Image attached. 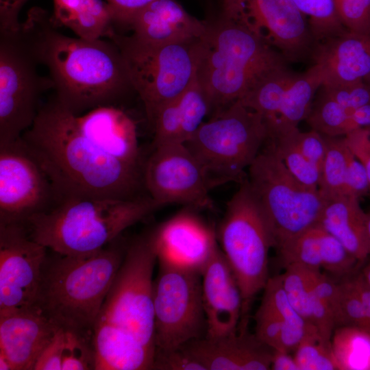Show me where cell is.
<instances>
[{
	"label": "cell",
	"mask_w": 370,
	"mask_h": 370,
	"mask_svg": "<svg viewBox=\"0 0 370 370\" xmlns=\"http://www.w3.org/2000/svg\"><path fill=\"white\" fill-rule=\"evenodd\" d=\"M21 138L48 174L59 202L143 195V165L122 162L97 148L80 131L76 115L54 96L40 107Z\"/></svg>",
	"instance_id": "cell-1"
},
{
	"label": "cell",
	"mask_w": 370,
	"mask_h": 370,
	"mask_svg": "<svg viewBox=\"0 0 370 370\" xmlns=\"http://www.w3.org/2000/svg\"><path fill=\"white\" fill-rule=\"evenodd\" d=\"M21 26L40 64L49 71L54 97L74 114L116 106L135 92L121 52L111 40L64 35L39 7L28 11Z\"/></svg>",
	"instance_id": "cell-2"
},
{
	"label": "cell",
	"mask_w": 370,
	"mask_h": 370,
	"mask_svg": "<svg viewBox=\"0 0 370 370\" xmlns=\"http://www.w3.org/2000/svg\"><path fill=\"white\" fill-rule=\"evenodd\" d=\"M288 61L275 47L246 26L222 16L207 22L197 42L196 79L212 114L241 99Z\"/></svg>",
	"instance_id": "cell-3"
},
{
	"label": "cell",
	"mask_w": 370,
	"mask_h": 370,
	"mask_svg": "<svg viewBox=\"0 0 370 370\" xmlns=\"http://www.w3.org/2000/svg\"><path fill=\"white\" fill-rule=\"evenodd\" d=\"M127 247L119 236L90 255L47 256L35 307L60 328L92 335Z\"/></svg>",
	"instance_id": "cell-4"
},
{
	"label": "cell",
	"mask_w": 370,
	"mask_h": 370,
	"mask_svg": "<svg viewBox=\"0 0 370 370\" xmlns=\"http://www.w3.org/2000/svg\"><path fill=\"white\" fill-rule=\"evenodd\" d=\"M163 207L147 194L135 199L69 198L25 223L30 237L66 256L94 254Z\"/></svg>",
	"instance_id": "cell-5"
},
{
	"label": "cell",
	"mask_w": 370,
	"mask_h": 370,
	"mask_svg": "<svg viewBox=\"0 0 370 370\" xmlns=\"http://www.w3.org/2000/svg\"><path fill=\"white\" fill-rule=\"evenodd\" d=\"M268 136L262 116L238 100L210 116L184 144L214 188L243 182Z\"/></svg>",
	"instance_id": "cell-6"
},
{
	"label": "cell",
	"mask_w": 370,
	"mask_h": 370,
	"mask_svg": "<svg viewBox=\"0 0 370 370\" xmlns=\"http://www.w3.org/2000/svg\"><path fill=\"white\" fill-rule=\"evenodd\" d=\"M227 204L216 230L217 241L241 290L242 317L269 277V253L275 240L267 215L247 177Z\"/></svg>",
	"instance_id": "cell-7"
},
{
	"label": "cell",
	"mask_w": 370,
	"mask_h": 370,
	"mask_svg": "<svg viewBox=\"0 0 370 370\" xmlns=\"http://www.w3.org/2000/svg\"><path fill=\"white\" fill-rule=\"evenodd\" d=\"M247 170L249 184L271 225L274 248L319 223L328 201L289 172L271 141Z\"/></svg>",
	"instance_id": "cell-8"
},
{
	"label": "cell",
	"mask_w": 370,
	"mask_h": 370,
	"mask_svg": "<svg viewBox=\"0 0 370 370\" xmlns=\"http://www.w3.org/2000/svg\"><path fill=\"white\" fill-rule=\"evenodd\" d=\"M120 49L132 85L152 125L159 110L196 79L197 42L149 45L115 32L110 38Z\"/></svg>",
	"instance_id": "cell-9"
},
{
	"label": "cell",
	"mask_w": 370,
	"mask_h": 370,
	"mask_svg": "<svg viewBox=\"0 0 370 370\" xmlns=\"http://www.w3.org/2000/svg\"><path fill=\"white\" fill-rule=\"evenodd\" d=\"M39 64L21 25L0 31V144L16 140L32 125L42 95L53 88L51 78L39 74Z\"/></svg>",
	"instance_id": "cell-10"
},
{
	"label": "cell",
	"mask_w": 370,
	"mask_h": 370,
	"mask_svg": "<svg viewBox=\"0 0 370 370\" xmlns=\"http://www.w3.org/2000/svg\"><path fill=\"white\" fill-rule=\"evenodd\" d=\"M157 260L151 232L131 241L98 317L154 352L153 273Z\"/></svg>",
	"instance_id": "cell-11"
},
{
	"label": "cell",
	"mask_w": 370,
	"mask_h": 370,
	"mask_svg": "<svg viewBox=\"0 0 370 370\" xmlns=\"http://www.w3.org/2000/svg\"><path fill=\"white\" fill-rule=\"evenodd\" d=\"M153 308L156 352L180 349L206 335L200 273L159 263Z\"/></svg>",
	"instance_id": "cell-12"
},
{
	"label": "cell",
	"mask_w": 370,
	"mask_h": 370,
	"mask_svg": "<svg viewBox=\"0 0 370 370\" xmlns=\"http://www.w3.org/2000/svg\"><path fill=\"white\" fill-rule=\"evenodd\" d=\"M58 202L48 174L21 136L0 144V224H25Z\"/></svg>",
	"instance_id": "cell-13"
},
{
	"label": "cell",
	"mask_w": 370,
	"mask_h": 370,
	"mask_svg": "<svg viewBox=\"0 0 370 370\" xmlns=\"http://www.w3.org/2000/svg\"><path fill=\"white\" fill-rule=\"evenodd\" d=\"M221 16L239 23L288 62L310 58L316 42L308 19L291 0H221Z\"/></svg>",
	"instance_id": "cell-14"
},
{
	"label": "cell",
	"mask_w": 370,
	"mask_h": 370,
	"mask_svg": "<svg viewBox=\"0 0 370 370\" xmlns=\"http://www.w3.org/2000/svg\"><path fill=\"white\" fill-rule=\"evenodd\" d=\"M145 190L163 206L179 204L195 210L212 208L206 173L184 143L158 146L143 164Z\"/></svg>",
	"instance_id": "cell-15"
},
{
	"label": "cell",
	"mask_w": 370,
	"mask_h": 370,
	"mask_svg": "<svg viewBox=\"0 0 370 370\" xmlns=\"http://www.w3.org/2000/svg\"><path fill=\"white\" fill-rule=\"evenodd\" d=\"M47 249L25 224H0V316L35 307Z\"/></svg>",
	"instance_id": "cell-16"
},
{
	"label": "cell",
	"mask_w": 370,
	"mask_h": 370,
	"mask_svg": "<svg viewBox=\"0 0 370 370\" xmlns=\"http://www.w3.org/2000/svg\"><path fill=\"white\" fill-rule=\"evenodd\" d=\"M188 208L151 231L158 263L201 273L219 247L216 230Z\"/></svg>",
	"instance_id": "cell-17"
},
{
	"label": "cell",
	"mask_w": 370,
	"mask_h": 370,
	"mask_svg": "<svg viewBox=\"0 0 370 370\" xmlns=\"http://www.w3.org/2000/svg\"><path fill=\"white\" fill-rule=\"evenodd\" d=\"M248 319H241L238 328L218 337L203 336L183 347L204 370L271 369L274 349L247 329Z\"/></svg>",
	"instance_id": "cell-18"
},
{
	"label": "cell",
	"mask_w": 370,
	"mask_h": 370,
	"mask_svg": "<svg viewBox=\"0 0 370 370\" xmlns=\"http://www.w3.org/2000/svg\"><path fill=\"white\" fill-rule=\"evenodd\" d=\"M206 336L234 332L242 317L243 299L234 274L219 247L201 271Z\"/></svg>",
	"instance_id": "cell-19"
},
{
	"label": "cell",
	"mask_w": 370,
	"mask_h": 370,
	"mask_svg": "<svg viewBox=\"0 0 370 370\" xmlns=\"http://www.w3.org/2000/svg\"><path fill=\"white\" fill-rule=\"evenodd\" d=\"M59 328L36 307L0 316V354L13 370H34Z\"/></svg>",
	"instance_id": "cell-20"
},
{
	"label": "cell",
	"mask_w": 370,
	"mask_h": 370,
	"mask_svg": "<svg viewBox=\"0 0 370 370\" xmlns=\"http://www.w3.org/2000/svg\"><path fill=\"white\" fill-rule=\"evenodd\" d=\"M127 27L136 40L149 45L186 43L199 40L207 22L190 14L175 0H155L138 12Z\"/></svg>",
	"instance_id": "cell-21"
},
{
	"label": "cell",
	"mask_w": 370,
	"mask_h": 370,
	"mask_svg": "<svg viewBox=\"0 0 370 370\" xmlns=\"http://www.w3.org/2000/svg\"><path fill=\"white\" fill-rule=\"evenodd\" d=\"M310 58L321 69L322 86L366 82L370 77V34L347 30L317 43Z\"/></svg>",
	"instance_id": "cell-22"
},
{
	"label": "cell",
	"mask_w": 370,
	"mask_h": 370,
	"mask_svg": "<svg viewBox=\"0 0 370 370\" xmlns=\"http://www.w3.org/2000/svg\"><path fill=\"white\" fill-rule=\"evenodd\" d=\"M82 133L105 153L122 162L143 166L134 121L117 106H102L76 115Z\"/></svg>",
	"instance_id": "cell-23"
},
{
	"label": "cell",
	"mask_w": 370,
	"mask_h": 370,
	"mask_svg": "<svg viewBox=\"0 0 370 370\" xmlns=\"http://www.w3.org/2000/svg\"><path fill=\"white\" fill-rule=\"evenodd\" d=\"M92 343L95 370L153 369L155 352L109 321L97 319Z\"/></svg>",
	"instance_id": "cell-24"
},
{
	"label": "cell",
	"mask_w": 370,
	"mask_h": 370,
	"mask_svg": "<svg viewBox=\"0 0 370 370\" xmlns=\"http://www.w3.org/2000/svg\"><path fill=\"white\" fill-rule=\"evenodd\" d=\"M366 218L367 213L361 208L359 199L343 195L327 202L319 224L362 264L369 257Z\"/></svg>",
	"instance_id": "cell-25"
},
{
	"label": "cell",
	"mask_w": 370,
	"mask_h": 370,
	"mask_svg": "<svg viewBox=\"0 0 370 370\" xmlns=\"http://www.w3.org/2000/svg\"><path fill=\"white\" fill-rule=\"evenodd\" d=\"M53 24L85 39H110L116 32L112 10L103 0H53Z\"/></svg>",
	"instance_id": "cell-26"
},
{
	"label": "cell",
	"mask_w": 370,
	"mask_h": 370,
	"mask_svg": "<svg viewBox=\"0 0 370 370\" xmlns=\"http://www.w3.org/2000/svg\"><path fill=\"white\" fill-rule=\"evenodd\" d=\"M323 84L320 67L313 64L307 71L297 73L288 88L280 110L267 125L268 139H273L297 127L308 117L314 96Z\"/></svg>",
	"instance_id": "cell-27"
},
{
	"label": "cell",
	"mask_w": 370,
	"mask_h": 370,
	"mask_svg": "<svg viewBox=\"0 0 370 370\" xmlns=\"http://www.w3.org/2000/svg\"><path fill=\"white\" fill-rule=\"evenodd\" d=\"M263 291L260 305L275 313L284 325L282 351L289 353L295 351L306 335L317 329L307 323L291 305L279 275L269 278Z\"/></svg>",
	"instance_id": "cell-28"
},
{
	"label": "cell",
	"mask_w": 370,
	"mask_h": 370,
	"mask_svg": "<svg viewBox=\"0 0 370 370\" xmlns=\"http://www.w3.org/2000/svg\"><path fill=\"white\" fill-rule=\"evenodd\" d=\"M297 74L288 67L277 71L262 79L239 101L260 114L267 125L276 117Z\"/></svg>",
	"instance_id": "cell-29"
},
{
	"label": "cell",
	"mask_w": 370,
	"mask_h": 370,
	"mask_svg": "<svg viewBox=\"0 0 370 370\" xmlns=\"http://www.w3.org/2000/svg\"><path fill=\"white\" fill-rule=\"evenodd\" d=\"M331 343L339 370H370V333L354 326L335 328Z\"/></svg>",
	"instance_id": "cell-30"
},
{
	"label": "cell",
	"mask_w": 370,
	"mask_h": 370,
	"mask_svg": "<svg viewBox=\"0 0 370 370\" xmlns=\"http://www.w3.org/2000/svg\"><path fill=\"white\" fill-rule=\"evenodd\" d=\"M326 152L321 169L319 191L328 201L345 195L349 148L344 138L324 136Z\"/></svg>",
	"instance_id": "cell-31"
},
{
	"label": "cell",
	"mask_w": 370,
	"mask_h": 370,
	"mask_svg": "<svg viewBox=\"0 0 370 370\" xmlns=\"http://www.w3.org/2000/svg\"><path fill=\"white\" fill-rule=\"evenodd\" d=\"M323 230L317 223L276 249L284 267L297 264L320 271L322 268L321 254Z\"/></svg>",
	"instance_id": "cell-32"
},
{
	"label": "cell",
	"mask_w": 370,
	"mask_h": 370,
	"mask_svg": "<svg viewBox=\"0 0 370 370\" xmlns=\"http://www.w3.org/2000/svg\"><path fill=\"white\" fill-rule=\"evenodd\" d=\"M291 1L308 18L316 44L339 36L347 30L339 18L334 0Z\"/></svg>",
	"instance_id": "cell-33"
},
{
	"label": "cell",
	"mask_w": 370,
	"mask_h": 370,
	"mask_svg": "<svg viewBox=\"0 0 370 370\" xmlns=\"http://www.w3.org/2000/svg\"><path fill=\"white\" fill-rule=\"evenodd\" d=\"M319 271L301 264H291L286 266L285 271L279 275L289 303L311 325L310 293L312 284Z\"/></svg>",
	"instance_id": "cell-34"
},
{
	"label": "cell",
	"mask_w": 370,
	"mask_h": 370,
	"mask_svg": "<svg viewBox=\"0 0 370 370\" xmlns=\"http://www.w3.org/2000/svg\"><path fill=\"white\" fill-rule=\"evenodd\" d=\"M353 274L342 279L338 283L334 309L335 328L354 326L370 333V325L366 309L354 280Z\"/></svg>",
	"instance_id": "cell-35"
},
{
	"label": "cell",
	"mask_w": 370,
	"mask_h": 370,
	"mask_svg": "<svg viewBox=\"0 0 370 370\" xmlns=\"http://www.w3.org/2000/svg\"><path fill=\"white\" fill-rule=\"evenodd\" d=\"M319 90L305 121L311 130L323 136L331 137L345 136L347 119L352 111L347 110Z\"/></svg>",
	"instance_id": "cell-36"
},
{
	"label": "cell",
	"mask_w": 370,
	"mask_h": 370,
	"mask_svg": "<svg viewBox=\"0 0 370 370\" xmlns=\"http://www.w3.org/2000/svg\"><path fill=\"white\" fill-rule=\"evenodd\" d=\"M271 141L289 172L303 185L311 189H319L321 172L309 162L297 149L291 131Z\"/></svg>",
	"instance_id": "cell-37"
},
{
	"label": "cell",
	"mask_w": 370,
	"mask_h": 370,
	"mask_svg": "<svg viewBox=\"0 0 370 370\" xmlns=\"http://www.w3.org/2000/svg\"><path fill=\"white\" fill-rule=\"evenodd\" d=\"M294 352L299 370L338 369L331 340L323 338L318 330L306 335Z\"/></svg>",
	"instance_id": "cell-38"
},
{
	"label": "cell",
	"mask_w": 370,
	"mask_h": 370,
	"mask_svg": "<svg viewBox=\"0 0 370 370\" xmlns=\"http://www.w3.org/2000/svg\"><path fill=\"white\" fill-rule=\"evenodd\" d=\"M321 255L322 269L337 278L343 279L361 268L362 263L324 229L321 236Z\"/></svg>",
	"instance_id": "cell-39"
},
{
	"label": "cell",
	"mask_w": 370,
	"mask_h": 370,
	"mask_svg": "<svg viewBox=\"0 0 370 370\" xmlns=\"http://www.w3.org/2000/svg\"><path fill=\"white\" fill-rule=\"evenodd\" d=\"M95 369L92 335L64 330L62 370Z\"/></svg>",
	"instance_id": "cell-40"
},
{
	"label": "cell",
	"mask_w": 370,
	"mask_h": 370,
	"mask_svg": "<svg viewBox=\"0 0 370 370\" xmlns=\"http://www.w3.org/2000/svg\"><path fill=\"white\" fill-rule=\"evenodd\" d=\"M339 18L351 32L370 34V0H334Z\"/></svg>",
	"instance_id": "cell-41"
},
{
	"label": "cell",
	"mask_w": 370,
	"mask_h": 370,
	"mask_svg": "<svg viewBox=\"0 0 370 370\" xmlns=\"http://www.w3.org/2000/svg\"><path fill=\"white\" fill-rule=\"evenodd\" d=\"M320 90L350 111L370 103V86L365 81L336 86H321Z\"/></svg>",
	"instance_id": "cell-42"
},
{
	"label": "cell",
	"mask_w": 370,
	"mask_h": 370,
	"mask_svg": "<svg viewBox=\"0 0 370 370\" xmlns=\"http://www.w3.org/2000/svg\"><path fill=\"white\" fill-rule=\"evenodd\" d=\"M255 334L258 338L273 349L282 351L284 325L278 315L260 305L255 315Z\"/></svg>",
	"instance_id": "cell-43"
},
{
	"label": "cell",
	"mask_w": 370,
	"mask_h": 370,
	"mask_svg": "<svg viewBox=\"0 0 370 370\" xmlns=\"http://www.w3.org/2000/svg\"><path fill=\"white\" fill-rule=\"evenodd\" d=\"M295 143L301 154L312 164L321 169L326 152L325 136L311 130L302 132L298 127L291 130Z\"/></svg>",
	"instance_id": "cell-44"
},
{
	"label": "cell",
	"mask_w": 370,
	"mask_h": 370,
	"mask_svg": "<svg viewBox=\"0 0 370 370\" xmlns=\"http://www.w3.org/2000/svg\"><path fill=\"white\" fill-rule=\"evenodd\" d=\"M369 190V182L365 167L349 149L345 178V195L360 199L365 195Z\"/></svg>",
	"instance_id": "cell-45"
},
{
	"label": "cell",
	"mask_w": 370,
	"mask_h": 370,
	"mask_svg": "<svg viewBox=\"0 0 370 370\" xmlns=\"http://www.w3.org/2000/svg\"><path fill=\"white\" fill-rule=\"evenodd\" d=\"M153 369L204 370L183 347L172 351L156 352Z\"/></svg>",
	"instance_id": "cell-46"
},
{
	"label": "cell",
	"mask_w": 370,
	"mask_h": 370,
	"mask_svg": "<svg viewBox=\"0 0 370 370\" xmlns=\"http://www.w3.org/2000/svg\"><path fill=\"white\" fill-rule=\"evenodd\" d=\"M64 343V330L59 328L39 356L34 370H62Z\"/></svg>",
	"instance_id": "cell-47"
},
{
	"label": "cell",
	"mask_w": 370,
	"mask_h": 370,
	"mask_svg": "<svg viewBox=\"0 0 370 370\" xmlns=\"http://www.w3.org/2000/svg\"><path fill=\"white\" fill-rule=\"evenodd\" d=\"M343 138L349 149L365 166L370 188V127L355 130Z\"/></svg>",
	"instance_id": "cell-48"
},
{
	"label": "cell",
	"mask_w": 370,
	"mask_h": 370,
	"mask_svg": "<svg viewBox=\"0 0 370 370\" xmlns=\"http://www.w3.org/2000/svg\"><path fill=\"white\" fill-rule=\"evenodd\" d=\"M155 0H107L110 6L115 25L128 26L132 18Z\"/></svg>",
	"instance_id": "cell-49"
},
{
	"label": "cell",
	"mask_w": 370,
	"mask_h": 370,
	"mask_svg": "<svg viewBox=\"0 0 370 370\" xmlns=\"http://www.w3.org/2000/svg\"><path fill=\"white\" fill-rule=\"evenodd\" d=\"M28 0H0V31H16L21 27L19 13Z\"/></svg>",
	"instance_id": "cell-50"
},
{
	"label": "cell",
	"mask_w": 370,
	"mask_h": 370,
	"mask_svg": "<svg viewBox=\"0 0 370 370\" xmlns=\"http://www.w3.org/2000/svg\"><path fill=\"white\" fill-rule=\"evenodd\" d=\"M369 127H370V103L359 107L350 113L345 127V135Z\"/></svg>",
	"instance_id": "cell-51"
},
{
	"label": "cell",
	"mask_w": 370,
	"mask_h": 370,
	"mask_svg": "<svg viewBox=\"0 0 370 370\" xmlns=\"http://www.w3.org/2000/svg\"><path fill=\"white\" fill-rule=\"evenodd\" d=\"M271 369L274 370H299L294 356L289 352L274 350Z\"/></svg>",
	"instance_id": "cell-52"
},
{
	"label": "cell",
	"mask_w": 370,
	"mask_h": 370,
	"mask_svg": "<svg viewBox=\"0 0 370 370\" xmlns=\"http://www.w3.org/2000/svg\"><path fill=\"white\" fill-rule=\"evenodd\" d=\"M361 268L353 274V278L364 303L370 325V286L362 273Z\"/></svg>",
	"instance_id": "cell-53"
},
{
	"label": "cell",
	"mask_w": 370,
	"mask_h": 370,
	"mask_svg": "<svg viewBox=\"0 0 370 370\" xmlns=\"http://www.w3.org/2000/svg\"><path fill=\"white\" fill-rule=\"evenodd\" d=\"M366 240L368 256H370V212L367 213L366 218Z\"/></svg>",
	"instance_id": "cell-54"
},
{
	"label": "cell",
	"mask_w": 370,
	"mask_h": 370,
	"mask_svg": "<svg viewBox=\"0 0 370 370\" xmlns=\"http://www.w3.org/2000/svg\"><path fill=\"white\" fill-rule=\"evenodd\" d=\"M0 369L13 370L12 366L9 360L3 354H0Z\"/></svg>",
	"instance_id": "cell-55"
},
{
	"label": "cell",
	"mask_w": 370,
	"mask_h": 370,
	"mask_svg": "<svg viewBox=\"0 0 370 370\" xmlns=\"http://www.w3.org/2000/svg\"><path fill=\"white\" fill-rule=\"evenodd\" d=\"M361 271L366 281L370 286V262L365 264V266L361 268Z\"/></svg>",
	"instance_id": "cell-56"
},
{
	"label": "cell",
	"mask_w": 370,
	"mask_h": 370,
	"mask_svg": "<svg viewBox=\"0 0 370 370\" xmlns=\"http://www.w3.org/2000/svg\"><path fill=\"white\" fill-rule=\"evenodd\" d=\"M366 82L370 86V77L369 78V79Z\"/></svg>",
	"instance_id": "cell-57"
}]
</instances>
